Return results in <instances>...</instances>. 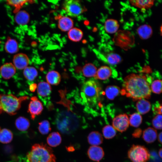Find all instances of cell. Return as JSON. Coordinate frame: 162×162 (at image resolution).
I'll use <instances>...</instances> for the list:
<instances>
[{"instance_id":"f1b7e54d","label":"cell","mask_w":162,"mask_h":162,"mask_svg":"<svg viewBox=\"0 0 162 162\" xmlns=\"http://www.w3.org/2000/svg\"><path fill=\"white\" fill-rule=\"evenodd\" d=\"M13 137V134L10 130L6 128L0 130V142L8 143L12 141Z\"/></svg>"},{"instance_id":"f35d334b","label":"cell","mask_w":162,"mask_h":162,"mask_svg":"<svg viewBox=\"0 0 162 162\" xmlns=\"http://www.w3.org/2000/svg\"><path fill=\"white\" fill-rule=\"evenodd\" d=\"M162 104L159 103L154 104L153 108V113L155 114L158 115L162 114Z\"/></svg>"},{"instance_id":"e575fe53","label":"cell","mask_w":162,"mask_h":162,"mask_svg":"<svg viewBox=\"0 0 162 162\" xmlns=\"http://www.w3.org/2000/svg\"><path fill=\"white\" fill-rule=\"evenodd\" d=\"M108 63L111 65H115L120 62L122 61L121 57L118 54L115 53L108 54L106 57Z\"/></svg>"},{"instance_id":"d6986e66","label":"cell","mask_w":162,"mask_h":162,"mask_svg":"<svg viewBox=\"0 0 162 162\" xmlns=\"http://www.w3.org/2000/svg\"><path fill=\"white\" fill-rule=\"evenodd\" d=\"M137 110L140 114H144L148 112L150 110V102L144 99L138 100L136 104Z\"/></svg>"},{"instance_id":"30bf717a","label":"cell","mask_w":162,"mask_h":162,"mask_svg":"<svg viewBox=\"0 0 162 162\" xmlns=\"http://www.w3.org/2000/svg\"><path fill=\"white\" fill-rule=\"evenodd\" d=\"M13 62L16 68L22 70L28 66L29 63V59L26 54L19 53L14 56Z\"/></svg>"},{"instance_id":"74e56055","label":"cell","mask_w":162,"mask_h":162,"mask_svg":"<svg viewBox=\"0 0 162 162\" xmlns=\"http://www.w3.org/2000/svg\"><path fill=\"white\" fill-rule=\"evenodd\" d=\"M28 1L27 0H10L7 1V2L8 4L17 9L20 8L22 7Z\"/></svg>"},{"instance_id":"d6a6232c","label":"cell","mask_w":162,"mask_h":162,"mask_svg":"<svg viewBox=\"0 0 162 162\" xmlns=\"http://www.w3.org/2000/svg\"><path fill=\"white\" fill-rule=\"evenodd\" d=\"M102 133L104 137L107 139L113 138L116 134V130L110 125L105 126L102 129Z\"/></svg>"},{"instance_id":"5bb4252c","label":"cell","mask_w":162,"mask_h":162,"mask_svg":"<svg viewBox=\"0 0 162 162\" xmlns=\"http://www.w3.org/2000/svg\"><path fill=\"white\" fill-rule=\"evenodd\" d=\"M137 33L142 39L146 40L150 38L153 33L151 27L149 25L144 24L140 26L137 29Z\"/></svg>"},{"instance_id":"2e32d148","label":"cell","mask_w":162,"mask_h":162,"mask_svg":"<svg viewBox=\"0 0 162 162\" xmlns=\"http://www.w3.org/2000/svg\"><path fill=\"white\" fill-rule=\"evenodd\" d=\"M88 143L92 146H97L101 144L103 139L101 134L97 131L90 133L87 137Z\"/></svg>"},{"instance_id":"7bdbcfd3","label":"cell","mask_w":162,"mask_h":162,"mask_svg":"<svg viewBox=\"0 0 162 162\" xmlns=\"http://www.w3.org/2000/svg\"><path fill=\"white\" fill-rule=\"evenodd\" d=\"M162 133L161 132L158 134V140L159 142L161 143L162 144Z\"/></svg>"},{"instance_id":"3957f363","label":"cell","mask_w":162,"mask_h":162,"mask_svg":"<svg viewBox=\"0 0 162 162\" xmlns=\"http://www.w3.org/2000/svg\"><path fill=\"white\" fill-rule=\"evenodd\" d=\"M26 96L17 98L12 94H0V112L3 111L10 115L16 114L20 108L22 102Z\"/></svg>"},{"instance_id":"ac0fdd59","label":"cell","mask_w":162,"mask_h":162,"mask_svg":"<svg viewBox=\"0 0 162 162\" xmlns=\"http://www.w3.org/2000/svg\"><path fill=\"white\" fill-rule=\"evenodd\" d=\"M112 70L109 66H103L101 67L97 70L95 79L105 80L108 79L111 75Z\"/></svg>"},{"instance_id":"ba28073f","label":"cell","mask_w":162,"mask_h":162,"mask_svg":"<svg viewBox=\"0 0 162 162\" xmlns=\"http://www.w3.org/2000/svg\"><path fill=\"white\" fill-rule=\"evenodd\" d=\"M129 124V118L125 114H120L117 116L113 119L112 125L117 131L123 132L126 131Z\"/></svg>"},{"instance_id":"277c9868","label":"cell","mask_w":162,"mask_h":162,"mask_svg":"<svg viewBox=\"0 0 162 162\" xmlns=\"http://www.w3.org/2000/svg\"><path fill=\"white\" fill-rule=\"evenodd\" d=\"M56 126L62 133L68 134L76 131L79 127L78 119L73 116L62 114L58 116L56 119Z\"/></svg>"},{"instance_id":"7c38bea8","label":"cell","mask_w":162,"mask_h":162,"mask_svg":"<svg viewBox=\"0 0 162 162\" xmlns=\"http://www.w3.org/2000/svg\"><path fill=\"white\" fill-rule=\"evenodd\" d=\"M16 72V68L11 63H7L2 65L0 68V73L2 77L8 80L11 78Z\"/></svg>"},{"instance_id":"7a4b0ae2","label":"cell","mask_w":162,"mask_h":162,"mask_svg":"<svg viewBox=\"0 0 162 162\" xmlns=\"http://www.w3.org/2000/svg\"><path fill=\"white\" fill-rule=\"evenodd\" d=\"M28 162H56L51 147L43 143L33 145L27 154Z\"/></svg>"},{"instance_id":"4316f807","label":"cell","mask_w":162,"mask_h":162,"mask_svg":"<svg viewBox=\"0 0 162 162\" xmlns=\"http://www.w3.org/2000/svg\"><path fill=\"white\" fill-rule=\"evenodd\" d=\"M83 36L82 31L79 28H74L69 30L68 33V38L74 42H78L82 39Z\"/></svg>"},{"instance_id":"d590c367","label":"cell","mask_w":162,"mask_h":162,"mask_svg":"<svg viewBox=\"0 0 162 162\" xmlns=\"http://www.w3.org/2000/svg\"><path fill=\"white\" fill-rule=\"evenodd\" d=\"M150 88L151 91L154 93L160 94L162 92V80L157 79L152 82Z\"/></svg>"},{"instance_id":"60d3db41","label":"cell","mask_w":162,"mask_h":162,"mask_svg":"<svg viewBox=\"0 0 162 162\" xmlns=\"http://www.w3.org/2000/svg\"><path fill=\"white\" fill-rule=\"evenodd\" d=\"M66 149L68 152H73L75 150V148L74 146L72 145H70L68 147H66Z\"/></svg>"},{"instance_id":"8d00e7d4","label":"cell","mask_w":162,"mask_h":162,"mask_svg":"<svg viewBox=\"0 0 162 162\" xmlns=\"http://www.w3.org/2000/svg\"><path fill=\"white\" fill-rule=\"evenodd\" d=\"M162 115H157L153 119L152 124L153 127L156 129L161 130L162 129Z\"/></svg>"},{"instance_id":"cb8c5ba5","label":"cell","mask_w":162,"mask_h":162,"mask_svg":"<svg viewBox=\"0 0 162 162\" xmlns=\"http://www.w3.org/2000/svg\"><path fill=\"white\" fill-rule=\"evenodd\" d=\"M4 48L7 52L14 54L18 51V45L17 41L14 39L8 38L5 43Z\"/></svg>"},{"instance_id":"d4e9b609","label":"cell","mask_w":162,"mask_h":162,"mask_svg":"<svg viewBox=\"0 0 162 162\" xmlns=\"http://www.w3.org/2000/svg\"><path fill=\"white\" fill-rule=\"evenodd\" d=\"M15 124L18 130L24 131L27 130L29 128L30 123L28 119L26 118L20 116L16 119Z\"/></svg>"},{"instance_id":"ffe728a7","label":"cell","mask_w":162,"mask_h":162,"mask_svg":"<svg viewBox=\"0 0 162 162\" xmlns=\"http://www.w3.org/2000/svg\"><path fill=\"white\" fill-rule=\"evenodd\" d=\"M104 27L105 30L107 33L113 34L118 31L119 28V24L116 20L110 19L105 21Z\"/></svg>"},{"instance_id":"484cf974","label":"cell","mask_w":162,"mask_h":162,"mask_svg":"<svg viewBox=\"0 0 162 162\" xmlns=\"http://www.w3.org/2000/svg\"><path fill=\"white\" fill-rule=\"evenodd\" d=\"M154 1L133 0L129 1L133 6L139 8L148 9L152 7L154 4Z\"/></svg>"},{"instance_id":"f546056e","label":"cell","mask_w":162,"mask_h":162,"mask_svg":"<svg viewBox=\"0 0 162 162\" xmlns=\"http://www.w3.org/2000/svg\"><path fill=\"white\" fill-rule=\"evenodd\" d=\"M23 74L27 80L30 81H33L38 76V72L34 67L27 66L24 69Z\"/></svg>"},{"instance_id":"83f0119b","label":"cell","mask_w":162,"mask_h":162,"mask_svg":"<svg viewBox=\"0 0 162 162\" xmlns=\"http://www.w3.org/2000/svg\"><path fill=\"white\" fill-rule=\"evenodd\" d=\"M97 69L95 66L91 63L86 64L83 67L82 73L86 77H95L97 73Z\"/></svg>"},{"instance_id":"b9f144b4","label":"cell","mask_w":162,"mask_h":162,"mask_svg":"<svg viewBox=\"0 0 162 162\" xmlns=\"http://www.w3.org/2000/svg\"><path fill=\"white\" fill-rule=\"evenodd\" d=\"M37 88V85L35 84H32L30 86V90L32 92H34Z\"/></svg>"},{"instance_id":"9c48e42d","label":"cell","mask_w":162,"mask_h":162,"mask_svg":"<svg viewBox=\"0 0 162 162\" xmlns=\"http://www.w3.org/2000/svg\"><path fill=\"white\" fill-rule=\"evenodd\" d=\"M28 107V111L32 119L34 120L36 116L40 115L43 110L41 102L36 96L31 98Z\"/></svg>"},{"instance_id":"1f68e13d","label":"cell","mask_w":162,"mask_h":162,"mask_svg":"<svg viewBox=\"0 0 162 162\" xmlns=\"http://www.w3.org/2000/svg\"><path fill=\"white\" fill-rule=\"evenodd\" d=\"M130 125L134 127H138L141 124L142 118L141 115L137 113H134L130 115L129 118Z\"/></svg>"},{"instance_id":"e0dca14e","label":"cell","mask_w":162,"mask_h":162,"mask_svg":"<svg viewBox=\"0 0 162 162\" xmlns=\"http://www.w3.org/2000/svg\"><path fill=\"white\" fill-rule=\"evenodd\" d=\"M38 94L42 97H46L50 95L52 92V88L47 82H41L38 84L37 87Z\"/></svg>"},{"instance_id":"ab89813d","label":"cell","mask_w":162,"mask_h":162,"mask_svg":"<svg viewBox=\"0 0 162 162\" xmlns=\"http://www.w3.org/2000/svg\"><path fill=\"white\" fill-rule=\"evenodd\" d=\"M142 130L140 128H137L135 130L132 134L133 137L136 138L140 137L142 133Z\"/></svg>"},{"instance_id":"52a82bcc","label":"cell","mask_w":162,"mask_h":162,"mask_svg":"<svg viewBox=\"0 0 162 162\" xmlns=\"http://www.w3.org/2000/svg\"><path fill=\"white\" fill-rule=\"evenodd\" d=\"M63 7L68 15L74 17L79 16L85 10L80 2L76 0L65 1L63 4Z\"/></svg>"},{"instance_id":"4dcf8cb0","label":"cell","mask_w":162,"mask_h":162,"mask_svg":"<svg viewBox=\"0 0 162 162\" xmlns=\"http://www.w3.org/2000/svg\"><path fill=\"white\" fill-rule=\"evenodd\" d=\"M120 89L118 86H110L106 87L105 90V94L109 99H114L119 94Z\"/></svg>"},{"instance_id":"ee69618b","label":"cell","mask_w":162,"mask_h":162,"mask_svg":"<svg viewBox=\"0 0 162 162\" xmlns=\"http://www.w3.org/2000/svg\"><path fill=\"white\" fill-rule=\"evenodd\" d=\"M162 148H161L159 149L158 152L159 155L161 158H162Z\"/></svg>"},{"instance_id":"7402d4cb","label":"cell","mask_w":162,"mask_h":162,"mask_svg":"<svg viewBox=\"0 0 162 162\" xmlns=\"http://www.w3.org/2000/svg\"><path fill=\"white\" fill-rule=\"evenodd\" d=\"M46 79L48 84L53 85H57L60 82L61 77L60 74L57 71L51 70L47 74Z\"/></svg>"},{"instance_id":"44dd1931","label":"cell","mask_w":162,"mask_h":162,"mask_svg":"<svg viewBox=\"0 0 162 162\" xmlns=\"http://www.w3.org/2000/svg\"><path fill=\"white\" fill-rule=\"evenodd\" d=\"M46 141L49 146L52 147H56L61 143L62 138L58 132H54L49 134L47 138Z\"/></svg>"},{"instance_id":"603a6c76","label":"cell","mask_w":162,"mask_h":162,"mask_svg":"<svg viewBox=\"0 0 162 162\" xmlns=\"http://www.w3.org/2000/svg\"><path fill=\"white\" fill-rule=\"evenodd\" d=\"M30 16L29 14L25 10H20L17 12L15 17L16 22L18 25H24L29 21Z\"/></svg>"},{"instance_id":"836d02e7","label":"cell","mask_w":162,"mask_h":162,"mask_svg":"<svg viewBox=\"0 0 162 162\" xmlns=\"http://www.w3.org/2000/svg\"><path fill=\"white\" fill-rule=\"evenodd\" d=\"M38 129L42 134H48L51 130V128L49 122L47 120H43L39 123Z\"/></svg>"},{"instance_id":"4fadbf2b","label":"cell","mask_w":162,"mask_h":162,"mask_svg":"<svg viewBox=\"0 0 162 162\" xmlns=\"http://www.w3.org/2000/svg\"><path fill=\"white\" fill-rule=\"evenodd\" d=\"M73 21L69 17L65 16H61L58 19V26L62 31H68L73 28Z\"/></svg>"},{"instance_id":"5b68a950","label":"cell","mask_w":162,"mask_h":162,"mask_svg":"<svg viewBox=\"0 0 162 162\" xmlns=\"http://www.w3.org/2000/svg\"><path fill=\"white\" fill-rule=\"evenodd\" d=\"M101 88L99 84L94 80H89L83 84L81 91L83 98L86 101L95 103L100 95Z\"/></svg>"},{"instance_id":"8992f818","label":"cell","mask_w":162,"mask_h":162,"mask_svg":"<svg viewBox=\"0 0 162 162\" xmlns=\"http://www.w3.org/2000/svg\"><path fill=\"white\" fill-rule=\"evenodd\" d=\"M128 154V158L132 162H147L150 156L147 149L139 145H133Z\"/></svg>"},{"instance_id":"8fae6325","label":"cell","mask_w":162,"mask_h":162,"mask_svg":"<svg viewBox=\"0 0 162 162\" xmlns=\"http://www.w3.org/2000/svg\"><path fill=\"white\" fill-rule=\"evenodd\" d=\"M89 158L94 161H99L103 158L104 153L102 148L97 146H92L87 151Z\"/></svg>"},{"instance_id":"9a60e30c","label":"cell","mask_w":162,"mask_h":162,"mask_svg":"<svg viewBox=\"0 0 162 162\" xmlns=\"http://www.w3.org/2000/svg\"><path fill=\"white\" fill-rule=\"evenodd\" d=\"M157 136L156 130L152 128L148 127L143 131L142 137L146 142L150 143L156 140Z\"/></svg>"},{"instance_id":"6da1fadb","label":"cell","mask_w":162,"mask_h":162,"mask_svg":"<svg viewBox=\"0 0 162 162\" xmlns=\"http://www.w3.org/2000/svg\"><path fill=\"white\" fill-rule=\"evenodd\" d=\"M149 83L144 75L131 74L124 78L121 93L134 101L149 99L151 93Z\"/></svg>"}]
</instances>
